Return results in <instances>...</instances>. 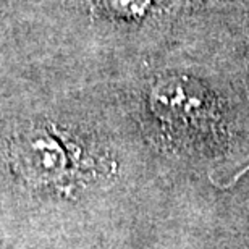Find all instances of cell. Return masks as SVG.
<instances>
[{
    "label": "cell",
    "instance_id": "cell-2",
    "mask_svg": "<svg viewBox=\"0 0 249 249\" xmlns=\"http://www.w3.org/2000/svg\"><path fill=\"white\" fill-rule=\"evenodd\" d=\"M107 3L120 13H138L144 10L147 0H107Z\"/></svg>",
    "mask_w": 249,
    "mask_h": 249
},
{
    "label": "cell",
    "instance_id": "cell-1",
    "mask_svg": "<svg viewBox=\"0 0 249 249\" xmlns=\"http://www.w3.org/2000/svg\"><path fill=\"white\" fill-rule=\"evenodd\" d=\"M13 156L28 175L53 180L67 167V156L57 139L42 129L24 133L15 142Z\"/></svg>",
    "mask_w": 249,
    "mask_h": 249
}]
</instances>
